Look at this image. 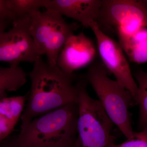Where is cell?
I'll list each match as a JSON object with an SVG mask.
<instances>
[{
    "mask_svg": "<svg viewBox=\"0 0 147 147\" xmlns=\"http://www.w3.org/2000/svg\"><path fill=\"white\" fill-rule=\"evenodd\" d=\"M29 75L31 85L20 118L22 124L69 103H77L73 78L66 75L57 65H50L38 57Z\"/></svg>",
    "mask_w": 147,
    "mask_h": 147,
    "instance_id": "cell-1",
    "label": "cell"
},
{
    "mask_svg": "<svg viewBox=\"0 0 147 147\" xmlns=\"http://www.w3.org/2000/svg\"><path fill=\"white\" fill-rule=\"evenodd\" d=\"M78 106L72 102L21 124L17 136L21 147H43L76 137Z\"/></svg>",
    "mask_w": 147,
    "mask_h": 147,
    "instance_id": "cell-2",
    "label": "cell"
},
{
    "mask_svg": "<svg viewBox=\"0 0 147 147\" xmlns=\"http://www.w3.org/2000/svg\"><path fill=\"white\" fill-rule=\"evenodd\" d=\"M108 72L103 63L97 62L90 66L85 79L94 90L108 117L128 139L134 132L129 112L134 98L121 84L109 78Z\"/></svg>",
    "mask_w": 147,
    "mask_h": 147,
    "instance_id": "cell-3",
    "label": "cell"
},
{
    "mask_svg": "<svg viewBox=\"0 0 147 147\" xmlns=\"http://www.w3.org/2000/svg\"><path fill=\"white\" fill-rule=\"evenodd\" d=\"M77 90V134L74 147H107L113 143L111 136L114 123L98 100L87 90L86 79H79Z\"/></svg>",
    "mask_w": 147,
    "mask_h": 147,
    "instance_id": "cell-4",
    "label": "cell"
},
{
    "mask_svg": "<svg viewBox=\"0 0 147 147\" xmlns=\"http://www.w3.org/2000/svg\"><path fill=\"white\" fill-rule=\"evenodd\" d=\"M30 32L39 57L45 55L50 65H57L67 40L79 28L76 22L68 23L56 11L37 10L30 15Z\"/></svg>",
    "mask_w": 147,
    "mask_h": 147,
    "instance_id": "cell-5",
    "label": "cell"
},
{
    "mask_svg": "<svg viewBox=\"0 0 147 147\" xmlns=\"http://www.w3.org/2000/svg\"><path fill=\"white\" fill-rule=\"evenodd\" d=\"M96 23L105 34L117 29L133 34L147 28V8L141 0H102Z\"/></svg>",
    "mask_w": 147,
    "mask_h": 147,
    "instance_id": "cell-6",
    "label": "cell"
},
{
    "mask_svg": "<svg viewBox=\"0 0 147 147\" xmlns=\"http://www.w3.org/2000/svg\"><path fill=\"white\" fill-rule=\"evenodd\" d=\"M12 28L0 34V62L10 66L34 63L39 56L30 32V17L27 15L12 22Z\"/></svg>",
    "mask_w": 147,
    "mask_h": 147,
    "instance_id": "cell-7",
    "label": "cell"
},
{
    "mask_svg": "<svg viewBox=\"0 0 147 147\" xmlns=\"http://www.w3.org/2000/svg\"><path fill=\"white\" fill-rule=\"evenodd\" d=\"M90 28L96 38L98 50L103 65L117 82L131 92L134 100L138 86L122 48L119 42L102 32L96 22L93 23Z\"/></svg>",
    "mask_w": 147,
    "mask_h": 147,
    "instance_id": "cell-8",
    "label": "cell"
},
{
    "mask_svg": "<svg viewBox=\"0 0 147 147\" xmlns=\"http://www.w3.org/2000/svg\"><path fill=\"white\" fill-rule=\"evenodd\" d=\"M96 54L95 46L91 40L83 32L71 34L67 40L57 65L66 75L73 78L74 71L91 63Z\"/></svg>",
    "mask_w": 147,
    "mask_h": 147,
    "instance_id": "cell-9",
    "label": "cell"
},
{
    "mask_svg": "<svg viewBox=\"0 0 147 147\" xmlns=\"http://www.w3.org/2000/svg\"><path fill=\"white\" fill-rule=\"evenodd\" d=\"M102 0H46L45 8L58 11L87 28L96 22Z\"/></svg>",
    "mask_w": 147,
    "mask_h": 147,
    "instance_id": "cell-10",
    "label": "cell"
},
{
    "mask_svg": "<svg viewBox=\"0 0 147 147\" xmlns=\"http://www.w3.org/2000/svg\"><path fill=\"white\" fill-rule=\"evenodd\" d=\"M117 36L129 60L138 64L147 63V28H142L131 35Z\"/></svg>",
    "mask_w": 147,
    "mask_h": 147,
    "instance_id": "cell-11",
    "label": "cell"
},
{
    "mask_svg": "<svg viewBox=\"0 0 147 147\" xmlns=\"http://www.w3.org/2000/svg\"><path fill=\"white\" fill-rule=\"evenodd\" d=\"M28 74L19 66H0V100L7 97V92L16 91L26 83Z\"/></svg>",
    "mask_w": 147,
    "mask_h": 147,
    "instance_id": "cell-12",
    "label": "cell"
},
{
    "mask_svg": "<svg viewBox=\"0 0 147 147\" xmlns=\"http://www.w3.org/2000/svg\"><path fill=\"white\" fill-rule=\"evenodd\" d=\"M138 90L134 101L139 105L138 126L140 131L147 126V72L138 70L134 74Z\"/></svg>",
    "mask_w": 147,
    "mask_h": 147,
    "instance_id": "cell-13",
    "label": "cell"
},
{
    "mask_svg": "<svg viewBox=\"0 0 147 147\" xmlns=\"http://www.w3.org/2000/svg\"><path fill=\"white\" fill-rule=\"evenodd\" d=\"M15 20L45 7L46 0H7Z\"/></svg>",
    "mask_w": 147,
    "mask_h": 147,
    "instance_id": "cell-14",
    "label": "cell"
},
{
    "mask_svg": "<svg viewBox=\"0 0 147 147\" xmlns=\"http://www.w3.org/2000/svg\"><path fill=\"white\" fill-rule=\"evenodd\" d=\"M107 147H147V126L139 132L134 131L122 144L116 145L113 143Z\"/></svg>",
    "mask_w": 147,
    "mask_h": 147,
    "instance_id": "cell-15",
    "label": "cell"
},
{
    "mask_svg": "<svg viewBox=\"0 0 147 147\" xmlns=\"http://www.w3.org/2000/svg\"><path fill=\"white\" fill-rule=\"evenodd\" d=\"M18 121L0 112V142L8 137Z\"/></svg>",
    "mask_w": 147,
    "mask_h": 147,
    "instance_id": "cell-16",
    "label": "cell"
},
{
    "mask_svg": "<svg viewBox=\"0 0 147 147\" xmlns=\"http://www.w3.org/2000/svg\"><path fill=\"white\" fill-rule=\"evenodd\" d=\"M0 18L8 19L13 22L15 20L7 5V0H0Z\"/></svg>",
    "mask_w": 147,
    "mask_h": 147,
    "instance_id": "cell-17",
    "label": "cell"
},
{
    "mask_svg": "<svg viewBox=\"0 0 147 147\" xmlns=\"http://www.w3.org/2000/svg\"><path fill=\"white\" fill-rule=\"evenodd\" d=\"M76 137L64 139L55 144H52L43 147H74V141Z\"/></svg>",
    "mask_w": 147,
    "mask_h": 147,
    "instance_id": "cell-18",
    "label": "cell"
},
{
    "mask_svg": "<svg viewBox=\"0 0 147 147\" xmlns=\"http://www.w3.org/2000/svg\"><path fill=\"white\" fill-rule=\"evenodd\" d=\"M0 147H21L18 144L17 136L7 137L0 142Z\"/></svg>",
    "mask_w": 147,
    "mask_h": 147,
    "instance_id": "cell-19",
    "label": "cell"
},
{
    "mask_svg": "<svg viewBox=\"0 0 147 147\" xmlns=\"http://www.w3.org/2000/svg\"><path fill=\"white\" fill-rule=\"evenodd\" d=\"M11 22L12 23V21L8 19L0 18V34L5 31Z\"/></svg>",
    "mask_w": 147,
    "mask_h": 147,
    "instance_id": "cell-20",
    "label": "cell"
},
{
    "mask_svg": "<svg viewBox=\"0 0 147 147\" xmlns=\"http://www.w3.org/2000/svg\"><path fill=\"white\" fill-rule=\"evenodd\" d=\"M142 3L144 4V5L147 7V0H141Z\"/></svg>",
    "mask_w": 147,
    "mask_h": 147,
    "instance_id": "cell-21",
    "label": "cell"
}]
</instances>
